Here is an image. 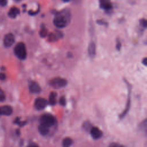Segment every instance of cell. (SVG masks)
<instances>
[{
    "instance_id": "d4e9b609",
    "label": "cell",
    "mask_w": 147,
    "mask_h": 147,
    "mask_svg": "<svg viewBox=\"0 0 147 147\" xmlns=\"http://www.w3.org/2000/svg\"><path fill=\"white\" fill-rule=\"evenodd\" d=\"M145 65H147V58L145 57L143 60H142V62Z\"/></svg>"
},
{
    "instance_id": "5bb4252c",
    "label": "cell",
    "mask_w": 147,
    "mask_h": 147,
    "mask_svg": "<svg viewBox=\"0 0 147 147\" xmlns=\"http://www.w3.org/2000/svg\"><path fill=\"white\" fill-rule=\"evenodd\" d=\"M57 94L55 92H51L49 97V102L51 105H55L56 103Z\"/></svg>"
},
{
    "instance_id": "7c38bea8",
    "label": "cell",
    "mask_w": 147,
    "mask_h": 147,
    "mask_svg": "<svg viewBox=\"0 0 147 147\" xmlns=\"http://www.w3.org/2000/svg\"><path fill=\"white\" fill-rule=\"evenodd\" d=\"M20 14V10L17 7H11L8 13V16L12 18H16L18 14Z\"/></svg>"
},
{
    "instance_id": "4fadbf2b",
    "label": "cell",
    "mask_w": 147,
    "mask_h": 147,
    "mask_svg": "<svg viewBox=\"0 0 147 147\" xmlns=\"http://www.w3.org/2000/svg\"><path fill=\"white\" fill-rule=\"evenodd\" d=\"M38 131L41 135H46L49 132V127L40 124V125L38 126Z\"/></svg>"
},
{
    "instance_id": "83f0119b",
    "label": "cell",
    "mask_w": 147,
    "mask_h": 147,
    "mask_svg": "<svg viewBox=\"0 0 147 147\" xmlns=\"http://www.w3.org/2000/svg\"><path fill=\"white\" fill-rule=\"evenodd\" d=\"M16 1H21V0H15Z\"/></svg>"
},
{
    "instance_id": "30bf717a",
    "label": "cell",
    "mask_w": 147,
    "mask_h": 147,
    "mask_svg": "<svg viewBox=\"0 0 147 147\" xmlns=\"http://www.w3.org/2000/svg\"><path fill=\"white\" fill-rule=\"evenodd\" d=\"M13 113L12 108L10 106H3L0 107V114L3 115H10Z\"/></svg>"
},
{
    "instance_id": "484cf974",
    "label": "cell",
    "mask_w": 147,
    "mask_h": 147,
    "mask_svg": "<svg viewBox=\"0 0 147 147\" xmlns=\"http://www.w3.org/2000/svg\"><path fill=\"white\" fill-rule=\"evenodd\" d=\"M28 147H38V146H37V145H32L29 146Z\"/></svg>"
},
{
    "instance_id": "3957f363",
    "label": "cell",
    "mask_w": 147,
    "mask_h": 147,
    "mask_svg": "<svg viewBox=\"0 0 147 147\" xmlns=\"http://www.w3.org/2000/svg\"><path fill=\"white\" fill-rule=\"evenodd\" d=\"M49 84L52 87L58 89L65 87L67 84V81L64 78L60 77H56L51 79L49 80Z\"/></svg>"
},
{
    "instance_id": "9a60e30c",
    "label": "cell",
    "mask_w": 147,
    "mask_h": 147,
    "mask_svg": "<svg viewBox=\"0 0 147 147\" xmlns=\"http://www.w3.org/2000/svg\"><path fill=\"white\" fill-rule=\"evenodd\" d=\"M73 141L69 137H66L63 141L62 145L63 147H70V146L72 144Z\"/></svg>"
},
{
    "instance_id": "7402d4cb",
    "label": "cell",
    "mask_w": 147,
    "mask_h": 147,
    "mask_svg": "<svg viewBox=\"0 0 147 147\" xmlns=\"http://www.w3.org/2000/svg\"><path fill=\"white\" fill-rule=\"evenodd\" d=\"M121 44L120 42L119 41L117 40V45H116V48H117V49L118 51H119L120 49H121Z\"/></svg>"
},
{
    "instance_id": "8992f818",
    "label": "cell",
    "mask_w": 147,
    "mask_h": 147,
    "mask_svg": "<svg viewBox=\"0 0 147 147\" xmlns=\"http://www.w3.org/2000/svg\"><path fill=\"white\" fill-rule=\"evenodd\" d=\"M47 100L42 98H38L35 100L34 107L37 110L43 109L47 105Z\"/></svg>"
},
{
    "instance_id": "6da1fadb",
    "label": "cell",
    "mask_w": 147,
    "mask_h": 147,
    "mask_svg": "<svg viewBox=\"0 0 147 147\" xmlns=\"http://www.w3.org/2000/svg\"><path fill=\"white\" fill-rule=\"evenodd\" d=\"M69 21V14H58L56 15L53 21L55 26L58 28H63L65 27Z\"/></svg>"
},
{
    "instance_id": "cb8c5ba5",
    "label": "cell",
    "mask_w": 147,
    "mask_h": 147,
    "mask_svg": "<svg viewBox=\"0 0 147 147\" xmlns=\"http://www.w3.org/2000/svg\"><path fill=\"white\" fill-rule=\"evenodd\" d=\"M97 22H98L99 24H100V25H106V24H107L106 22H105V21H103V20H98Z\"/></svg>"
},
{
    "instance_id": "9c48e42d",
    "label": "cell",
    "mask_w": 147,
    "mask_h": 147,
    "mask_svg": "<svg viewBox=\"0 0 147 147\" xmlns=\"http://www.w3.org/2000/svg\"><path fill=\"white\" fill-rule=\"evenodd\" d=\"M88 53L90 57L93 58L96 54V45L94 41H91L88 47Z\"/></svg>"
},
{
    "instance_id": "8fae6325",
    "label": "cell",
    "mask_w": 147,
    "mask_h": 147,
    "mask_svg": "<svg viewBox=\"0 0 147 147\" xmlns=\"http://www.w3.org/2000/svg\"><path fill=\"white\" fill-rule=\"evenodd\" d=\"M100 6L105 10H110L112 8V5L110 0H100Z\"/></svg>"
},
{
    "instance_id": "d6986e66",
    "label": "cell",
    "mask_w": 147,
    "mask_h": 147,
    "mask_svg": "<svg viewBox=\"0 0 147 147\" xmlns=\"http://www.w3.org/2000/svg\"><path fill=\"white\" fill-rule=\"evenodd\" d=\"M109 147H125V146L117 143H113Z\"/></svg>"
},
{
    "instance_id": "2e32d148",
    "label": "cell",
    "mask_w": 147,
    "mask_h": 147,
    "mask_svg": "<svg viewBox=\"0 0 147 147\" xmlns=\"http://www.w3.org/2000/svg\"><path fill=\"white\" fill-rule=\"evenodd\" d=\"M40 35L41 37H45L47 35V30L44 26H42L40 31Z\"/></svg>"
},
{
    "instance_id": "52a82bcc",
    "label": "cell",
    "mask_w": 147,
    "mask_h": 147,
    "mask_svg": "<svg viewBox=\"0 0 147 147\" xmlns=\"http://www.w3.org/2000/svg\"><path fill=\"white\" fill-rule=\"evenodd\" d=\"M29 89L30 92L37 94L41 91V88L39 84L34 82V81H31L29 83Z\"/></svg>"
},
{
    "instance_id": "e0dca14e",
    "label": "cell",
    "mask_w": 147,
    "mask_h": 147,
    "mask_svg": "<svg viewBox=\"0 0 147 147\" xmlns=\"http://www.w3.org/2000/svg\"><path fill=\"white\" fill-rule=\"evenodd\" d=\"M140 25L144 28H146V26H147V23H146V20L144 18H142L141 20H140Z\"/></svg>"
},
{
    "instance_id": "5b68a950",
    "label": "cell",
    "mask_w": 147,
    "mask_h": 147,
    "mask_svg": "<svg viewBox=\"0 0 147 147\" xmlns=\"http://www.w3.org/2000/svg\"><path fill=\"white\" fill-rule=\"evenodd\" d=\"M14 36L12 33L6 34L3 38V44L6 47H11L14 42Z\"/></svg>"
},
{
    "instance_id": "44dd1931",
    "label": "cell",
    "mask_w": 147,
    "mask_h": 147,
    "mask_svg": "<svg viewBox=\"0 0 147 147\" xmlns=\"http://www.w3.org/2000/svg\"><path fill=\"white\" fill-rule=\"evenodd\" d=\"M7 4V0H0V6H5Z\"/></svg>"
},
{
    "instance_id": "603a6c76",
    "label": "cell",
    "mask_w": 147,
    "mask_h": 147,
    "mask_svg": "<svg viewBox=\"0 0 147 147\" xmlns=\"http://www.w3.org/2000/svg\"><path fill=\"white\" fill-rule=\"evenodd\" d=\"M5 78H6V75H5V74H3V73H1V74H0V80H3L5 79Z\"/></svg>"
},
{
    "instance_id": "ba28073f",
    "label": "cell",
    "mask_w": 147,
    "mask_h": 147,
    "mask_svg": "<svg viewBox=\"0 0 147 147\" xmlns=\"http://www.w3.org/2000/svg\"><path fill=\"white\" fill-rule=\"evenodd\" d=\"M90 133L91 136L94 139H98L102 136V132L97 127H92L90 130Z\"/></svg>"
},
{
    "instance_id": "277c9868",
    "label": "cell",
    "mask_w": 147,
    "mask_h": 147,
    "mask_svg": "<svg viewBox=\"0 0 147 147\" xmlns=\"http://www.w3.org/2000/svg\"><path fill=\"white\" fill-rule=\"evenodd\" d=\"M55 119L54 117L51 114H44L40 118L41 124L48 127L52 126L55 123Z\"/></svg>"
},
{
    "instance_id": "ac0fdd59",
    "label": "cell",
    "mask_w": 147,
    "mask_h": 147,
    "mask_svg": "<svg viewBox=\"0 0 147 147\" xmlns=\"http://www.w3.org/2000/svg\"><path fill=\"white\" fill-rule=\"evenodd\" d=\"M5 99V95L3 91L0 88V102H3Z\"/></svg>"
},
{
    "instance_id": "7a4b0ae2",
    "label": "cell",
    "mask_w": 147,
    "mask_h": 147,
    "mask_svg": "<svg viewBox=\"0 0 147 147\" xmlns=\"http://www.w3.org/2000/svg\"><path fill=\"white\" fill-rule=\"evenodd\" d=\"M14 52L16 56L21 60H24L27 56L26 47L24 43L21 42L17 44L14 48Z\"/></svg>"
},
{
    "instance_id": "ffe728a7",
    "label": "cell",
    "mask_w": 147,
    "mask_h": 147,
    "mask_svg": "<svg viewBox=\"0 0 147 147\" xmlns=\"http://www.w3.org/2000/svg\"><path fill=\"white\" fill-rule=\"evenodd\" d=\"M60 103L63 105V106H64L65 105V99L64 98V96H62L60 98Z\"/></svg>"
},
{
    "instance_id": "4316f807",
    "label": "cell",
    "mask_w": 147,
    "mask_h": 147,
    "mask_svg": "<svg viewBox=\"0 0 147 147\" xmlns=\"http://www.w3.org/2000/svg\"><path fill=\"white\" fill-rule=\"evenodd\" d=\"M62 1L64 2H69L70 0H62Z\"/></svg>"
}]
</instances>
